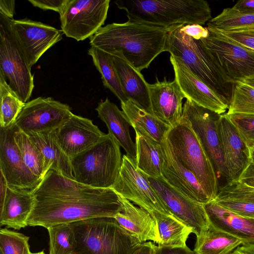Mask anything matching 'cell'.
<instances>
[{"instance_id": "1", "label": "cell", "mask_w": 254, "mask_h": 254, "mask_svg": "<svg viewBox=\"0 0 254 254\" xmlns=\"http://www.w3.org/2000/svg\"><path fill=\"white\" fill-rule=\"evenodd\" d=\"M30 226L48 228L100 217H113L123 206L113 188H96L50 170L32 190Z\"/></svg>"}, {"instance_id": "56", "label": "cell", "mask_w": 254, "mask_h": 254, "mask_svg": "<svg viewBox=\"0 0 254 254\" xmlns=\"http://www.w3.org/2000/svg\"></svg>"}, {"instance_id": "43", "label": "cell", "mask_w": 254, "mask_h": 254, "mask_svg": "<svg viewBox=\"0 0 254 254\" xmlns=\"http://www.w3.org/2000/svg\"><path fill=\"white\" fill-rule=\"evenodd\" d=\"M67 0H28L34 6L43 10H52L61 13Z\"/></svg>"}, {"instance_id": "28", "label": "cell", "mask_w": 254, "mask_h": 254, "mask_svg": "<svg viewBox=\"0 0 254 254\" xmlns=\"http://www.w3.org/2000/svg\"><path fill=\"white\" fill-rule=\"evenodd\" d=\"M54 131L29 137L43 154L46 174L50 170H54L67 178L74 180L70 158L58 143Z\"/></svg>"}, {"instance_id": "18", "label": "cell", "mask_w": 254, "mask_h": 254, "mask_svg": "<svg viewBox=\"0 0 254 254\" xmlns=\"http://www.w3.org/2000/svg\"><path fill=\"white\" fill-rule=\"evenodd\" d=\"M224 162L232 181H238L251 162V152L226 113L218 123Z\"/></svg>"}, {"instance_id": "23", "label": "cell", "mask_w": 254, "mask_h": 254, "mask_svg": "<svg viewBox=\"0 0 254 254\" xmlns=\"http://www.w3.org/2000/svg\"><path fill=\"white\" fill-rule=\"evenodd\" d=\"M119 196L123 208L114 216L119 225L141 243L147 241L158 243L159 231L152 215L122 196Z\"/></svg>"}, {"instance_id": "2", "label": "cell", "mask_w": 254, "mask_h": 254, "mask_svg": "<svg viewBox=\"0 0 254 254\" xmlns=\"http://www.w3.org/2000/svg\"><path fill=\"white\" fill-rule=\"evenodd\" d=\"M167 35L162 28L128 20L102 27L89 38V43L110 54L121 53L141 71L165 52Z\"/></svg>"}, {"instance_id": "24", "label": "cell", "mask_w": 254, "mask_h": 254, "mask_svg": "<svg viewBox=\"0 0 254 254\" xmlns=\"http://www.w3.org/2000/svg\"><path fill=\"white\" fill-rule=\"evenodd\" d=\"M111 55L113 56L124 92L128 101L153 114L148 83L141 72L127 61L121 53H115Z\"/></svg>"}, {"instance_id": "15", "label": "cell", "mask_w": 254, "mask_h": 254, "mask_svg": "<svg viewBox=\"0 0 254 254\" xmlns=\"http://www.w3.org/2000/svg\"><path fill=\"white\" fill-rule=\"evenodd\" d=\"M11 27L30 68L50 48L60 41L64 33L54 27L28 18L11 19Z\"/></svg>"}, {"instance_id": "44", "label": "cell", "mask_w": 254, "mask_h": 254, "mask_svg": "<svg viewBox=\"0 0 254 254\" xmlns=\"http://www.w3.org/2000/svg\"><path fill=\"white\" fill-rule=\"evenodd\" d=\"M180 29L187 35L197 40L206 38L209 33L207 27L198 24L186 25L181 27Z\"/></svg>"}, {"instance_id": "33", "label": "cell", "mask_w": 254, "mask_h": 254, "mask_svg": "<svg viewBox=\"0 0 254 254\" xmlns=\"http://www.w3.org/2000/svg\"><path fill=\"white\" fill-rule=\"evenodd\" d=\"M0 127L5 128L14 123L25 103L10 87L0 71Z\"/></svg>"}, {"instance_id": "35", "label": "cell", "mask_w": 254, "mask_h": 254, "mask_svg": "<svg viewBox=\"0 0 254 254\" xmlns=\"http://www.w3.org/2000/svg\"><path fill=\"white\" fill-rule=\"evenodd\" d=\"M206 24L220 31L254 30V14H242L228 7Z\"/></svg>"}, {"instance_id": "34", "label": "cell", "mask_w": 254, "mask_h": 254, "mask_svg": "<svg viewBox=\"0 0 254 254\" xmlns=\"http://www.w3.org/2000/svg\"><path fill=\"white\" fill-rule=\"evenodd\" d=\"M14 138L25 164L41 180L46 172L45 160L41 150L31 141L28 136L17 128L14 132Z\"/></svg>"}, {"instance_id": "51", "label": "cell", "mask_w": 254, "mask_h": 254, "mask_svg": "<svg viewBox=\"0 0 254 254\" xmlns=\"http://www.w3.org/2000/svg\"><path fill=\"white\" fill-rule=\"evenodd\" d=\"M231 254H254V245H243L236 249Z\"/></svg>"}, {"instance_id": "26", "label": "cell", "mask_w": 254, "mask_h": 254, "mask_svg": "<svg viewBox=\"0 0 254 254\" xmlns=\"http://www.w3.org/2000/svg\"><path fill=\"white\" fill-rule=\"evenodd\" d=\"M95 110L98 117L106 124L109 133L125 150L126 155L135 159V144L131 138L129 131L131 126L124 112L108 98L98 103Z\"/></svg>"}, {"instance_id": "22", "label": "cell", "mask_w": 254, "mask_h": 254, "mask_svg": "<svg viewBox=\"0 0 254 254\" xmlns=\"http://www.w3.org/2000/svg\"><path fill=\"white\" fill-rule=\"evenodd\" d=\"M203 205L209 224L237 238L243 245H254V219L237 215L215 199Z\"/></svg>"}, {"instance_id": "31", "label": "cell", "mask_w": 254, "mask_h": 254, "mask_svg": "<svg viewBox=\"0 0 254 254\" xmlns=\"http://www.w3.org/2000/svg\"><path fill=\"white\" fill-rule=\"evenodd\" d=\"M242 245L237 238L209 224L204 234L196 239L194 252L196 254H231Z\"/></svg>"}, {"instance_id": "32", "label": "cell", "mask_w": 254, "mask_h": 254, "mask_svg": "<svg viewBox=\"0 0 254 254\" xmlns=\"http://www.w3.org/2000/svg\"><path fill=\"white\" fill-rule=\"evenodd\" d=\"M87 53L91 57L94 65L100 73L104 87L109 89L121 103L127 101L114 64L113 56L92 46H90Z\"/></svg>"}, {"instance_id": "14", "label": "cell", "mask_w": 254, "mask_h": 254, "mask_svg": "<svg viewBox=\"0 0 254 254\" xmlns=\"http://www.w3.org/2000/svg\"><path fill=\"white\" fill-rule=\"evenodd\" d=\"M148 179L170 213L190 228L196 239L203 235L209 223L203 204L185 195L167 183L162 176Z\"/></svg>"}, {"instance_id": "12", "label": "cell", "mask_w": 254, "mask_h": 254, "mask_svg": "<svg viewBox=\"0 0 254 254\" xmlns=\"http://www.w3.org/2000/svg\"><path fill=\"white\" fill-rule=\"evenodd\" d=\"M73 114L67 104L52 97H39L25 104L14 124L31 136L57 129Z\"/></svg>"}, {"instance_id": "37", "label": "cell", "mask_w": 254, "mask_h": 254, "mask_svg": "<svg viewBox=\"0 0 254 254\" xmlns=\"http://www.w3.org/2000/svg\"><path fill=\"white\" fill-rule=\"evenodd\" d=\"M235 113L254 114V86L245 82L235 84L227 115Z\"/></svg>"}, {"instance_id": "36", "label": "cell", "mask_w": 254, "mask_h": 254, "mask_svg": "<svg viewBox=\"0 0 254 254\" xmlns=\"http://www.w3.org/2000/svg\"><path fill=\"white\" fill-rule=\"evenodd\" d=\"M49 254H74L77 241L70 224H62L50 227Z\"/></svg>"}, {"instance_id": "21", "label": "cell", "mask_w": 254, "mask_h": 254, "mask_svg": "<svg viewBox=\"0 0 254 254\" xmlns=\"http://www.w3.org/2000/svg\"><path fill=\"white\" fill-rule=\"evenodd\" d=\"M164 162L162 176L171 186L201 204L210 201L195 176L178 160L165 138L161 143Z\"/></svg>"}, {"instance_id": "27", "label": "cell", "mask_w": 254, "mask_h": 254, "mask_svg": "<svg viewBox=\"0 0 254 254\" xmlns=\"http://www.w3.org/2000/svg\"><path fill=\"white\" fill-rule=\"evenodd\" d=\"M135 132V162L137 167L149 177L162 176L164 157L161 143L141 128L133 127Z\"/></svg>"}, {"instance_id": "9", "label": "cell", "mask_w": 254, "mask_h": 254, "mask_svg": "<svg viewBox=\"0 0 254 254\" xmlns=\"http://www.w3.org/2000/svg\"><path fill=\"white\" fill-rule=\"evenodd\" d=\"M208 35L200 39L229 80L234 84L254 78V50L207 27Z\"/></svg>"}, {"instance_id": "7", "label": "cell", "mask_w": 254, "mask_h": 254, "mask_svg": "<svg viewBox=\"0 0 254 254\" xmlns=\"http://www.w3.org/2000/svg\"><path fill=\"white\" fill-rule=\"evenodd\" d=\"M166 139L178 160L195 176L210 201L215 199L219 190L216 173L189 122L182 116Z\"/></svg>"}, {"instance_id": "50", "label": "cell", "mask_w": 254, "mask_h": 254, "mask_svg": "<svg viewBox=\"0 0 254 254\" xmlns=\"http://www.w3.org/2000/svg\"><path fill=\"white\" fill-rule=\"evenodd\" d=\"M8 185L3 175L0 173V208L2 207L5 197Z\"/></svg>"}, {"instance_id": "54", "label": "cell", "mask_w": 254, "mask_h": 254, "mask_svg": "<svg viewBox=\"0 0 254 254\" xmlns=\"http://www.w3.org/2000/svg\"><path fill=\"white\" fill-rule=\"evenodd\" d=\"M31 254H46L43 251L35 253H31Z\"/></svg>"}, {"instance_id": "17", "label": "cell", "mask_w": 254, "mask_h": 254, "mask_svg": "<svg viewBox=\"0 0 254 254\" xmlns=\"http://www.w3.org/2000/svg\"><path fill=\"white\" fill-rule=\"evenodd\" d=\"M54 132L58 143L70 158L96 143L105 134L90 119L74 114Z\"/></svg>"}, {"instance_id": "52", "label": "cell", "mask_w": 254, "mask_h": 254, "mask_svg": "<svg viewBox=\"0 0 254 254\" xmlns=\"http://www.w3.org/2000/svg\"><path fill=\"white\" fill-rule=\"evenodd\" d=\"M242 82H245L254 86V78L246 79Z\"/></svg>"}, {"instance_id": "45", "label": "cell", "mask_w": 254, "mask_h": 254, "mask_svg": "<svg viewBox=\"0 0 254 254\" xmlns=\"http://www.w3.org/2000/svg\"><path fill=\"white\" fill-rule=\"evenodd\" d=\"M155 254H196L187 246L181 247L157 246Z\"/></svg>"}, {"instance_id": "8", "label": "cell", "mask_w": 254, "mask_h": 254, "mask_svg": "<svg viewBox=\"0 0 254 254\" xmlns=\"http://www.w3.org/2000/svg\"><path fill=\"white\" fill-rule=\"evenodd\" d=\"M11 20L0 13V71L26 103L34 87V76L14 35Z\"/></svg>"}, {"instance_id": "25", "label": "cell", "mask_w": 254, "mask_h": 254, "mask_svg": "<svg viewBox=\"0 0 254 254\" xmlns=\"http://www.w3.org/2000/svg\"><path fill=\"white\" fill-rule=\"evenodd\" d=\"M34 198L31 190L8 187L3 204L0 208V225L19 230L28 225Z\"/></svg>"}, {"instance_id": "16", "label": "cell", "mask_w": 254, "mask_h": 254, "mask_svg": "<svg viewBox=\"0 0 254 254\" xmlns=\"http://www.w3.org/2000/svg\"><path fill=\"white\" fill-rule=\"evenodd\" d=\"M17 127L13 124L0 127V168L8 186L16 189L32 190L41 180L27 167L15 141Z\"/></svg>"}, {"instance_id": "38", "label": "cell", "mask_w": 254, "mask_h": 254, "mask_svg": "<svg viewBox=\"0 0 254 254\" xmlns=\"http://www.w3.org/2000/svg\"><path fill=\"white\" fill-rule=\"evenodd\" d=\"M27 236L8 230H0V251L3 254H31Z\"/></svg>"}, {"instance_id": "3", "label": "cell", "mask_w": 254, "mask_h": 254, "mask_svg": "<svg viewBox=\"0 0 254 254\" xmlns=\"http://www.w3.org/2000/svg\"><path fill=\"white\" fill-rule=\"evenodd\" d=\"M128 20L158 27L169 32L186 25H202L211 19V10L204 0H117Z\"/></svg>"}, {"instance_id": "29", "label": "cell", "mask_w": 254, "mask_h": 254, "mask_svg": "<svg viewBox=\"0 0 254 254\" xmlns=\"http://www.w3.org/2000/svg\"><path fill=\"white\" fill-rule=\"evenodd\" d=\"M121 103L122 111L133 128L142 129L159 143L166 138L171 127L154 115L146 112L130 101Z\"/></svg>"}, {"instance_id": "53", "label": "cell", "mask_w": 254, "mask_h": 254, "mask_svg": "<svg viewBox=\"0 0 254 254\" xmlns=\"http://www.w3.org/2000/svg\"><path fill=\"white\" fill-rule=\"evenodd\" d=\"M251 162L254 163V149L251 152Z\"/></svg>"}, {"instance_id": "20", "label": "cell", "mask_w": 254, "mask_h": 254, "mask_svg": "<svg viewBox=\"0 0 254 254\" xmlns=\"http://www.w3.org/2000/svg\"><path fill=\"white\" fill-rule=\"evenodd\" d=\"M175 79L185 97L219 114H225L229 106L210 88L194 75L179 59L170 56Z\"/></svg>"}, {"instance_id": "49", "label": "cell", "mask_w": 254, "mask_h": 254, "mask_svg": "<svg viewBox=\"0 0 254 254\" xmlns=\"http://www.w3.org/2000/svg\"><path fill=\"white\" fill-rule=\"evenodd\" d=\"M157 246L150 241L142 243L131 254H155Z\"/></svg>"}, {"instance_id": "10", "label": "cell", "mask_w": 254, "mask_h": 254, "mask_svg": "<svg viewBox=\"0 0 254 254\" xmlns=\"http://www.w3.org/2000/svg\"><path fill=\"white\" fill-rule=\"evenodd\" d=\"M221 115L190 99H187L183 106L182 116L189 122L199 139L214 168L219 187L220 181L223 182L222 187L231 179L225 164L219 132Z\"/></svg>"}, {"instance_id": "6", "label": "cell", "mask_w": 254, "mask_h": 254, "mask_svg": "<svg viewBox=\"0 0 254 254\" xmlns=\"http://www.w3.org/2000/svg\"><path fill=\"white\" fill-rule=\"evenodd\" d=\"M70 224L77 241L74 254H131L142 244L113 217L93 218Z\"/></svg>"}, {"instance_id": "13", "label": "cell", "mask_w": 254, "mask_h": 254, "mask_svg": "<svg viewBox=\"0 0 254 254\" xmlns=\"http://www.w3.org/2000/svg\"><path fill=\"white\" fill-rule=\"evenodd\" d=\"M148 178L137 167L135 159L124 155L120 175L113 189L118 194L151 214L155 212L171 214L153 188Z\"/></svg>"}, {"instance_id": "39", "label": "cell", "mask_w": 254, "mask_h": 254, "mask_svg": "<svg viewBox=\"0 0 254 254\" xmlns=\"http://www.w3.org/2000/svg\"><path fill=\"white\" fill-rule=\"evenodd\" d=\"M227 115L251 152L254 149V114L235 113Z\"/></svg>"}, {"instance_id": "55", "label": "cell", "mask_w": 254, "mask_h": 254, "mask_svg": "<svg viewBox=\"0 0 254 254\" xmlns=\"http://www.w3.org/2000/svg\"><path fill=\"white\" fill-rule=\"evenodd\" d=\"M0 254H3L0 251Z\"/></svg>"}, {"instance_id": "4", "label": "cell", "mask_w": 254, "mask_h": 254, "mask_svg": "<svg viewBox=\"0 0 254 254\" xmlns=\"http://www.w3.org/2000/svg\"><path fill=\"white\" fill-rule=\"evenodd\" d=\"M180 28L168 33L165 51L181 60L229 106L235 84L229 80L201 40L187 35Z\"/></svg>"}, {"instance_id": "5", "label": "cell", "mask_w": 254, "mask_h": 254, "mask_svg": "<svg viewBox=\"0 0 254 254\" xmlns=\"http://www.w3.org/2000/svg\"><path fill=\"white\" fill-rule=\"evenodd\" d=\"M120 145L109 133L70 158L74 179L96 188H113L122 164Z\"/></svg>"}, {"instance_id": "41", "label": "cell", "mask_w": 254, "mask_h": 254, "mask_svg": "<svg viewBox=\"0 0 254 254\" xmlns=\"http://www.w3.org/2000/svg\"><path fill=\"white\" fill-rule=\"evenodd\" d=\"M221 206L240 216L254 219V203L233 199H217Z\"/></svg>"}, {"instance_id": "46", "label": "cell", "mask_w": 254, "mask_h": 254, "mask_svg": "<svg viewBox=\"0 0 254 254\" xmlns=\"http://www.w3.org/2000/svg\"><path fill=\"white\" fill-rule=\"evenodd\" d=\"M242 14H254V0H241L232 7Z\"/></svg>"}, {"instance_id": "48", "label": "cell", "mask_w": 254, "mask_h": 254, "mask_svg": "<svg viewBox=\"0 0 254 254\" xmlns=\"http://www.w3.org/2000/svg\"><path fill=\"white\" fill-rule=\"evenodd\" d=\"M239 181L250 187H254V163L251 162Z\"/></svg>"}, {"instance_id": "30", "label": "cell", "mask_w": 254, "mask_h": 254, "mask_svg": "<svg viewBox=\"0 0 254 254\" xmlns=\"http://www.w3.org/2000/svg\"><path fill=\"white\" fill-rule=\"evenodd\" d=\"M151 215L158 226V246L174 248L187 246L186 241L192 233L190 228L171 214L155 212Z\"/></svg>"}, {"instance_id": "42", "label": "cell", "mask_w": 254, "mask_h": 254, "mask_svg": "<svg viewBox=\"0 0 254 254\" xmlns=\"http://www.w3.org/2000/svg\"><path fill=\"white\" fill-rule=\"evenodd\" d=\"M220 31L233 41L254 50V30Z\"/></svg>"}, {"instance_id": "19", "label": "cell", "mask_w": 254, "mask_h": 254, "mask_svg": "<svg viewBox=\"0 0 254 254\" xmlns=\"http://www.w3.org/2000/svg\"><path fill=\"white\" fill-rule=\"evenodd\" d=\"M153 84H149L153 114L171 128L178 124L183 115V100L185 97L178 83L166 78Z\"/></svg>"}, {"instance_id": "11", "label": "cell", "mask_w": 254, "mask_h": 254, "mask_svg": "<svg viewBox=\"0 0 254 254\" xmlns=\"http://www.w3.org/2000/svg\"><path fill=\"white\" fill-rule=\"evenodd\" d=\"M110 0H67L60 14L61 30L67 37L83 41L95 34L107 17Z\"/></svg>"}, {"instance_id": "40", "label": "cell", "mask_w": 254, "mask_h": 254, "mask_svg": "<svg viewBox=\"0 0 254 254\" xmlns=\"http://www.w3.org/2000/svg\"><path fill=\"white\" fill-rule=\"evenodd\" d=\"M216 198L233 199L254 203V187L239 181H232L220 188Z\"/></svg>"}, {"instance_id": "47", "label": "cell", "mask_w": 254, "mask_h": 254, "mask_svg": "<svg viewBox=\"0 0 254 254\" xmlns=\"http://www.w3.org/2000/svg\"><path fill=\"white\" fill-rule=\"evenodd\" d=\"M15 0H0V13L9 19H13V16L15 14Z\"/></svg>"}]
</instances>
